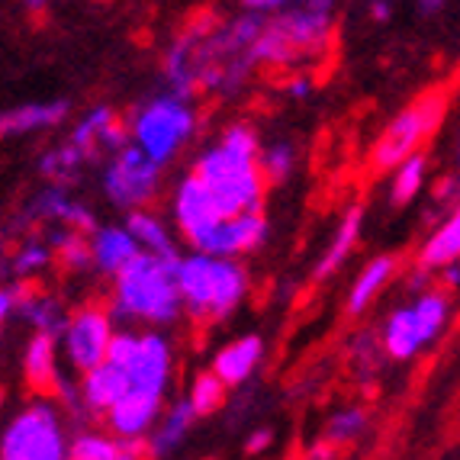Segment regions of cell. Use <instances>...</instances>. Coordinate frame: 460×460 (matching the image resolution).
Instances as JSON below:
<instances>
[{
	"instance_id": "6da1fadb",
	"label": "cell",
	"mask_w": 460,
	"mask_h": 460,
	"mask_svg": "<svg viewBox=\"0 0 460 460\" xmlns=\"http://www.w3.org/2000/svg\"><path fill=\"white\" fill-rule=\"evenodd\" d=\"M184 254L177 258H158L142 252L123 274L116 277L113 287V315L132 319L146 325H174L184 313V299L177 287Z\"/></svg>"
},
{
	"instance_id": "7a4b0ae2",
	"label": "cell",
	"mask_w": 460,
	"mask_h": 460,
	"mask_svg": "<svg viewBox=\"0 0 460 460\" xmlns=\"http://www.w3.org/2000/svg\"><path fill=\"white\" fill-rule=\"evenodd\" d=\"M332 36V16L315 13L309 7L287 10V13L274 16L264 26L261 39L252 49V65L268 62V65H296L309 62L315 55H323L329 49Z\"/></svg>"
},
{
	"instance_id": "3957f363",
	"label": "cell",
	"mask_w": 460,
	"mask_h": 460,
	"mask_svg": "<svg viewBox=\"0 0 460 460\" xmlns=\"http://www.w3.org/2000/svg\"><path fill=\"white\" fill-rule=\"evenodd\" d=\"M445 113H447V91L435 87V91H425L412 107H406L402 113L393 116L390 126L376 136L374 148H370L374 171H396L406 158L422 152V146L435 136L438 126H441Z\"/></svg>"
},
{
	"instance_id": "277c9868",
	"label": "cell",
	"mask_w": 460,
	"mask_h": 460,
	"mask_svg": "<svg viewBox=\"0 0 460 460\" xmlns=\"http://www.w3.org/2000/svg\"><path fill=\"white\" fill-rule=\"evenodd\" d=\"M129 129H132V146H138L152 162H158L164 168L181 152V146H184L187 138L193 136L197 116H193V110L187 107L184 100L171 93V97L148 100L146 107L136 110Z\"/></svg>"
},
{
	"instance_id": "5b68a950",
	"label": "cell",
	"mask_w": 460,
	"mask_h": 460,
	"mask_svg": "<svg viewBox=\"0 0 460 460\" xmlns=\"http://www.w3.org/2000/svg\"><path fill=\"white\" fill-rule=\"evenodd\" d=\"M0 460H68L62 422L49 406V399L32 402L7 425Z\"/></svg>"
},
{
	"instance_id": "8992f818",
	"label": "cell",
	"mask_w": 460,
	"mask_h": 460,
	"mask_svg": "<svg viewBox=\"0 0 460 460\" xmlns=\"http://www.w3.org/2000/svg\"><path fill=\"white\" fill-rule=\"evenodd\" d=\"M162 187V164L152 162L138 146H129L113 155L103 171V193L119 209H142L158 197Z\"/></svg>"
},
{
	"instance_id": "52a82bcc",
	"label": "cell",
	"mask_w": 460,
	"mask_h": 460,
	"mask_svg": "<svg viewBox=\"0 0 460 460\" xmlns=\"http://www.w3.org/2000/svg\"><path fill=\"white\" fill-rule=\"evenodd\" d=\"M113 315L100 306H84L77 309L68 319V329L62 335L65 358L71 361V367L81 374H91L100 364H107L110 345H113Z\"/></svg>"
},
{
	"instance_id": "ba28073f",
	"label": "cell",
	"mask_w": 460,
	"mask_h": 460,
	"mask_svg": "<svg viewBox=\"0 0 460 460\" xmlns=\"http://www.w3.org/2000/svg\"><path fill=\"white\" fill-rule=\"evenodd\" d=\"M171 213H174L177 232L184 235L187 245L197 252L203 245V238L223 223V213L216 207L209 187L199 181L197 174H187L181 184L174 187V199H171Z\"/></svg>"
},
{
	"instance_id": "9c48e42d",
	"label": "cell",
	"mask_w": 460,
	"mask_h": 460,
	"mask_svg": "<svg viewBox=\"0 0 460 460\" xmlns=\"http://www.w3.org/2000/svg\"><path fill=\"white\" fill-rule=\"evenodd\" d=\"M264 238H268V219L261 213H245L235 219H223L203 238V245L197 252L209 254V258H235L238 261V254L258 252L264 245Z\"/></svg>"
},
{
	"instance_id": "30bf717a",
	"label": "cell",
	"mask_w": 460,
	"mask_h": 460,
	"mask_svg": "<svg viewBox=\"0 0 460 460\" xmlns=\"http://www.w3.org/2000/svg\"><path fill=\"white\" fill-rule=\"evenodd\" d=\"M126 374H129V380H132V390L164 396L168 380H171L168 338L158 335V332H142V335H138L136 354H132V361L126 364Z\"/></svg>"
},
{
	"instance_id": "8fae6325",
	"label": "cell",
	"mask_w": 460,
	"mask_h": 460,
	"mask_svg": "<svg viewBox=\"0 0 460 460\" xmlns=\"http://www.w3.org/2000/svg\"><path fill=\"white\" fill-rule=\"evenodd\" d=\"M177 287H181V299H184V313H190L193 319H209L216 287V258L199 252L184 254L181 270H177Z\"/></svg>"
},
{
	"instance_id": "7c38bea8",
	"label": "cell",
	"mask_w": 460,
	"mask_h": 460,
	"mask_svg": "<svg viewBox=\"0 0 460 460\" xmlns=\"http://www.w3.org/2000/svg\"><path fill=\"white\" fill-rule=\"evenodd\" d=\"M162 399L155 393H142V390H129V396L107 415L110 431H113L119 441H136V438H146V431L158 422L162 415Z\"/></svg>"
},
{
	"instance_id": "4fadbf2b",
	"label": "cell",
	"mask_w": 460,
	"mask_h": 460,
	"mask_svg": "<svg viewBox=\"0 0 460 460\" xmlns=\"http://www.w3.org/2000/svg\"><path fill=\"white\" fill-rule=\"evenodd\" d=\"M91 252H93V268L100 274L119 277L138 254H142V245L136 242L126 226H103L91 235Z\"/></svg>"
},
{
	"instance_id": "5bb4252c",
	"label": "cell",
	"mask_w": 460,
	"mask_h": 460,
	"mask_svg": "<svg viewBox=\"0 0 460 460\" xmlns=\"http://www.w3.org/2000/svg\"><path fill=\"white\" fill-rule=\"evenodd\" d=\"M23 380L32 393H39V396H55V393H62L52 335L36 332V335L26 341V348H23Z\"/></svg>"
},
{
	"instance_id": "9a60e30c",
	"label": "cell",
	"mask_w": 460,
	"mask_h": 460,
	"mask_svg": "<svg viewBox=\"0 0 460 460\" xmlns=\"http://www.w3.org/2000/svg\"><path fill=\"white\" fill-rule=\"evenodd\" d=\"M132 390V380L123 367L116 364H100L97 370L84 374V384H81V396H84V406L91 412H103L110 415Z\"/></svg>"
},
{
	"instance_id": "2e32d148",
	"label": "cell",
	"mask_w": 460,
	"mask_h": 460,
	"mask_svg": "<svg viewBox=\"0 0 460 460\" xmlns=\"http://www.w3.org/2000/svg\"><path fill=\"white\" fill-rule=\"evenodd\" d=\"M264 341L258 335H242L235 341H229L226 348H219V354L213 358V374L223 380L226 386L245 384L254 374V367L261 364Z\"/></svg>"
},
{
	"instance_id": "e0dca14e",
	"label": "cell",
	"mask_w": 460,
	"mask_h": 460,
	"mask_svg": "<svg viewBox=\"0 0 460 460\" xmlns=\"http://www.w3.org/2000/svg\"><path fill=\"white\" fill-rule=\"evenodd\" d=\"M460 261V203L451 209L445 223L438 226L425 245L419 248V268L425 270H445L447 264Z\"/></svg>"
},
{
	"instance_id": "ac0fdd59",
	"label": "cell",
	"mask_w": 460,
	"mask_h": 460,
	"mask_svg": "<svg viewBox=\"0 0 460 460\" xmlns=\"http://www.w3.org/2000/svg\"><path fill=\"white\" fill-rule=\"evenodd\" d=\"M248 293V270L235 258H216V287H213V323H223L226 315L235 313V306Z\"/></svg>"
},
{
	"instance_id": "d6986e66",
	"label": "cell",
	"mask_w": 460,
	"mask_h": 460,
	"mask_svg": "<svg viewBox=\"0 0 460 460\" xmlns=\"http://www.w3.org/2000/svg\"><path fill=\"white\" fill-rule=\"evenodd\" d=\"M68 116V103L65 100H52V103H26V107L7 110L0 119V132L4 136H26V132L49 129L58 126Z\"/></svg>"
},
{
	"instance_id": "ffe728a7",
	"label": "cell",
	"mask_w": 460,
	"mask_h": 460,
	"mask_svg": "<svg viewBox=\"0 0 460 460\" xmlns=\"http://www.w3.org/2000/svg\"><path fill=\"white\" fill-rule=\"evenodd\" d=\"M126 229L136 235L142 252L158 254V258H177V254H181L177 242L171 238V229L155 213H148V209H132V213L126 216Z\"/></svg>"
},
{
	"instance_id": "44dd1931",
	"label": "cell",
	"mask_w": 460,
	"mask_h": 460,
	"mask_svg": "<svg viewBox=\"0 0 460 460\" xmlns=\"http://www.w3.org/2000/svg\"><path fill=\"white\" fill-rule=\"evenodd\" d=\"M396 264L399 261L393 258V254H380V258H374V261H370L367 268L358 274L351 293H348V313L361 315L364 309L374 303L376 293L384 290V287L393 280V274H396Z\"/></svg>"
},
{
	"instance_id": "7402d4cb",
	"label": "cell",
	"mask_w": 460,
	"mask_h": 460,
	"mask_svg": "<svg viewBox=\"0 0 460 460\" xmlns=\"http://www.w3.org/2000/svg\"><path fill=\"white\" fill-rule=\"evenodd\" d=\"M361 223H364V209L361 207L348 209L341 226H338L335 235H332L329 248H325L323 261H319V268H315V280H325V277L335 274V270L345 264V258L354 252L358 238H361Z\"/></svg>"
},
{
	"instance_id": "603a6c76",
	"label": "cell",
	"mask_w": 460,
	"mask_h": 460,
	"mask_svg": "<svg viewBox=\"0 0 460 460\" xmlns=\"http://www.w3.org/2000/svg\"><path fill=\"white\" fill-rule=\"evenodd\" d=\"M20 315H23L26 323L32 325L36 332H42V335H65V329H68V319L71 315L62 313V306H58V299L52 296H42V293H26L23 287H20Z\"/></svg>"
},
{
	"instance_id": "cb8c5ba5",
	"label": "cell",
	"mask_w": 460,
	"mask_h": 460,
	"mask_svg": "<svg viewBox=\"0 0 460 460\" xmlns=\"http://www.w3.org/2000/svg\"><path fill=\"white\" fill-rule=\"evenodd\" d=\"M422 345L425 341H422V335H419V325H415L412 306L396 309L384 325V348L390 351V358H396V361H409V358L419 354V348Z\"/></svg>"
},
{
	"instance_id": "d4e9b609",
	"label": "cell",
	"mask_w": 460,
	"mask_h": 460,
	"mask_svg": "<svg viewBox=\"0 0 460 460\" xmlns=\"http://www.w3.org/2000/svg\"><path fill=\"white\" fill-rule=\"evenodd\" d=\"M49 245L55 252V261L62 264L65 270H87L93 268V252H91V238H84L81 232L75 229H52L49 235Z\"/></svg>"
},
{
	"instance_id": "484cf974",
	"label": "cell",
	"mask_w": 460,
	"mask_h": 460,
	"mask_svg": "<svg viewBox=\"0 0 460 460\" xmlns=\"http://www.w3.org/2000/svg\"><path fill=\"white\" fill-rule=\"evenodd\" d=\"M425 171H429V158H425V152L406 158V162L393 171V181H390L393 207H406V203H412L415 193L422 190V184H425Z\"/></svg>"
},
{
	"instance_id": "4316f807",
	"label": "cell",
	"mask_w": 460,
	"mask_h": 460,
	"mask_svg": "<svg viewBox=\"0 0 460 460\" xmlns=\"http://www.w3.org/2000/svg\"><path fill=\"white\" fill-rule=\"evenodd\" d=\"M193 419H199V415L193 412V406L187 402V399H184V402H177L174 409H168L164 422L158 425V431H155L152 441H148V445H152V454H158V457H162V454H168L171 447H174L177 441L187 435V429L193 425Z\"/></svg>"
},
{
	"instance_id": "83f0119b",
	"label": "cell",
	"mask_w": 460,
	"mask_h": 460,
	"mask_svg": "<svg viewBox=\"0 0 460 460\" xmlns=\"http://www.w3.org/2000/svg\"><path fill=\"white\" fill-rule=\"evenodd\" d=\"M412 315H415V325H419V335L429 345L447 323V296L441 290H425L422 296L415 299Z\"/></svg>"
},
{
	"instance_id": "f1b7e54d",
	"label": "cell",
	"mask_w": 460,
	"mask_h": 460,
	"mask_svg": "<svg viewBox=\"0 0 460 460\" xmlns=\"http://www.w3.org/2000/svg\"><path fill=\"white\" fill-rule=\"evenodd\" d=\"M116 116L110 107H97L91 110V113L81 119V123L75 126V132H71V146L81 148V155L84 158H93L100 148V136H103V129H107L110 123H113Z\"/></svg>"
},
{
	"instance_id": "f546056e",
	"label": "cell",
	"mask_w": 460,
	"mask_h": 460,
	"mask_svg": "<svg viewBox=\"0 0 460 460\" xmlns=\"http://www.w3.org/2000/svg\"><path fill=\"white\" fill-rule=\"evenodd\" d=\"M226 390H229V386H226L223 380L213 374V370H207V374L193 376V386H190V396H187V402H190L197 415H209V412H216V409L223 406Z\"/></svg>"
},
{
	"instance_id": "4dcf8cb0",
	"label": "cell",
	"mask_w": 460,
	"mask_h": 460,
	"mask_svg": "<svg viewBox=\"0 0 460 460\" xmlns=\"http://www.w3.org/2000/svg\"><path fill=\"white\" fill-rule=\"evenodd\" d=\"M123 441L107 435H77L68 447V460H119Z\"/></svg>"
},
{
	"instance_id": "1f68e13d",
	"label": "cell",
	"mask_w": 460,
	"mask_h": 460,
	"mask_svg": "<svg viewBox=\"0 0 460 460\" xmlns=\"http://www.w3.org/2000/svg\"><path fill=\"white\" fill-rule=\"evenodd\" d=\"M52 261H55L52 245H46V242H26V245H20V252L13 254V274L20 277V280H30V277L42 274Z\"/></svg>"
},
{
	"instance_id": "d6a6232c",
	"label": "cell",
	"mask_w": 460,
	"mask_h": 460,
	"mask_svg": "<svg viewBox=\"0 0 460 460\" xmlns=\"http://www.w3.org/2000/svg\"><path fill=\"white\" fill-rule=\"evenodd\" d=\"M367 425V415L364 409H341L329 419V429H325V445H341V441H351L358 438Z\"/></svg>"
},
{
	"instance_id": "836d02e7",
	"label": "cell",
	"mask_w": 460,
	"mask_h": 460,
	"mask_svg": "<svg viewBox=\"0 0 460 460\" xmlns=\"http://www.w3.org/2000/svg\"><path fill=\"white\" fill-rule=\"evenodd\" d=\"M258 164H261V174L268 184H284L293 171V148L287 142H277V146L264 148Z\"/></svg>"
},
{
	"instance_id": "e575fe53",
	"label": "cell",
	"mask_w": 460,
	"mask_h": 460,
	"mask_svg": "<svg viewBox=\"0 0 460 460\" xmlns=\"http://www.w3.org/2000/svg\"><path fill=\"white\" fill-rule=\"evenodd\" d=\"M81 158H84V155H81V148H75L68 142L65 148H58V152H52V155H46V158H42V174L65 181V177L77 168V162H81Z\"/></svg>"
},
{
	"instance_id": "d590c367",
	"label": "cell",
	"mask_w": 460,
	"mask_h": 460,
	"mask_svg": "<svg viewBox=\"0 0 460 460\" xmlns=\"http://www.w3.org/2000/svg\"><path fill=\"white\" fill-rule=\"evenodd\" d=\"M136 348H138V335H136V332H116L113 345H110V358H107V361L126 370V364L132 361Z\"/></svg>"
},
{
	"instance_id": "8d00e7d4",
	"label": "cell",
	"mask_w": 460,
	"mask_h": 460,
	"mask_svg": "<svg viewBox=\"0 0 460 460\" xmlns=\"http://www.w3.org/2000/svg\"><path fill=\"white\" fill-rule=\"evenodd\" d=\"M129 136H132V129H126L119 119H113V123L103 129V136H100V148H110V152H123V148H129Z\"/></svg>"
},
{
	"instance_id": "74e56055",
	"label": "cell",
	"mask_w": 460,
	"mask_h": 460,
	"mask_svg": "<svg viewBox=\"0 0 460 460\" xmlns=\"http://www.w3.org/2000/svg\"><path fill=\"white\" fill-rule=\"evenodd\" d=\"M242 4H245L248 13H270V10L284 7L287 0H242Z\"/></svg>"
},
{
	"instance_id": "f35d334b",
	"label": "cell",
	"mask_w": 460,
	"mask_h": 460,
	"mask_svg": "<svg viewBox=\"0 0 460 460\" xmlns=\"http://www.w3.org/2000/svg\"><path fill=\"white\" fill-rule=\"evenodd\" d=\"M268 445H270V431H258V435L248 441V454H261V451H268Z\"/></svg>"
},
{
	"instance_id": "ab89813d",
	"label": "cell",
	"mask_w": 460,
	"mask_h": 460,
	"mask_svg": "<svg viewBox=\"0 0 460 460\" xmlns=\"http://www.w3.org/2000/svg\"><path fill=\"white\" fill-rule=\"evenodd\" d=\"M309 91H313V84H309V77H296V81L290 84V93H293V97H306Z\"/></svg>"
},
{
	"instance_id": "60d3db41",
	"label": "cell",
	"mask_w": 460,
	"mask_h": 460,
	"mask_svg": "<svg viewBox=\"0 0 460 460\" xmlns=\"http://www.w3.org/2000/svg\"><path fill=\"white\" fill-rule=\"evenodd\" d=\"M445 287H460V264H447L445 268Z\"/></svg>"
},
{
	"instance_id": "b9f144b4",
	"label": "cell",
	"mask_w": 460,
	"mask_h": 460,
	"mask_svg": "<svg viewBox=\"0 0 460 460\" xmlns=\"http://www.w3.org/2000/svg\"><path fill=\"white\" fill-rule=\"evenodd\" d=\"M370 13H374V20H390V4L386 0H374Z\"/></svg>"
},
{
	"instance_id": "7bdbcfd3",
	"label": "cell",
	"mask_w": 460,
	"mask_h": 460,
	"mask_svg": "<svg viewBox=\"0 0 460 460\" xmlns=\"http://www.w3.org/2000/svg\"><path fill=\"white\" fill-rule=\"evenodd\" d=\"M332 4H335V0H306L309 10H315V13H329V16H332Z\"/></svg>"
},
{
	"instance_id": "ee69618b",
	"label": "cell",
	"mask_w": 460,
	"mask_h": 460,
	"mask_svg": "<svg viewBox=\"0 0 460 460\" xmlns=\"http://www.w3.org/2000/svg\"><path fill=\"white\" fill-rule=\"evenodd\" d=\"M419 7H422V13H435L445 7V0H419Z\"/></svg>"
},
{
	"instance_id": "f6af8a7d",
	"label": "cell",
	"mask_w": 460,
	"mask_h": 460,
	"mask_svg": "<svg viewBox=\"0 0 460 460\" xmlns=\"http://www.w3.org/2000/svg\"><path fill=\"white\" fill-rule=\"evenodd\" d=\"M23 7L30 10V13H42V10L49 7V0H23Z\"/></svg>"
}]
</instances>
